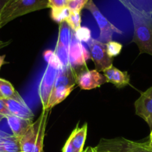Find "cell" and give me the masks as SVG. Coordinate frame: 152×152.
I'll list each match as a JSON object with an SVG mask.
<instances>
[{"label": "cell", "mask_w": 152, "mask_h": 152, "mask_svg": "<svg viewBox=\"0 0 152 152\" xmlns=\"http://www.w3.org/2000/svg\"><path fill=\"white\" fill-rule=\"evenodd\" d=\"M5 118L13 135L19 139L26 132L29 126L32 124L31 120H25L11 114L5 117Z\"/></svg>", "instance_id": "obj_12"}, {"label": "cell", "mask_w": 152, "mask_h": 152, "mask_svg": "<svg viewBox=\"0 0 152 152\" xmlns=\"http://www.w3.org/2000/svg\"><path fill=\"white\" fill-rule=\"evenodd\" d=\"M43 56L45 60L48 62V65L39 86L38 94L43 105V110H46L57 75L59 70L62 68V65L55 55V51L51 50H46L43 53Z\"/></svg>", "instance_id": "obj_2"}, {"label": "cell", "mask_w": 152, "mask_h": 152, "mask_svg": "<svg viewBox=\"0 0 152 152\" xmlns=\"http://www.w3.org/2000/svg\"><path fill=\"white\" fill-rule=\"evenodd\" d=\"M89 0H69L67 7L72 12L80 13Z\"/></svg>", "instance_id": "obj_25"}, {"label": "cell", "mask_w": 152, "mask_h": 152, "mask_svg": "<svg viewBox=\"0 0 152 152\" xmlns=\"http://www.w3.org/2000/svg\"><path fill=\"white\" fill-rule=\"evenodd\" d=\"M71 10L67 7L59 9H52L51 10V18L53 19L55 22L58 23L66 21L71 13Z\"/></svg>", "instance_id": "obj_21"}, {"label": "cell", "mask_w": 152, "mask_h": 152, "mask_svg": "<svg viewBox=\"0 0 152 152\" xmlns=\"http://www.w3.org/2000/svg\"><path fill=\"white\" fill-rule=\"evenodd\" d=\"M0 114H3L5 117L10 115V112L7 110V106H6L5 102H4V98H0Z\"/></svg>", "instance_id": "obj_28"}, {"label": "cell", "mask_w": 152, "mask_h": 152, "mask_svg": "<svg viewBox=\"0 0 152 152\" xmlns=\"http://www.w3.org/2000/svg\"><path fill=\"white\" fill-rule=\"evenodd\" d=\"M106 77L96 70L88 68L80 70L77 74V85L82 90H92L107 83Z\"/></svg>", "instance_id": "obj_7"}, {"label": "cell", "mask_w": 152, "mask_h": 152, "mask_svg": "<svg viewBox=\"0 0 152 152\" xmlns=\"http://www.w3.org/2000/svg\"><path fill=\"white\" fill-rule=\"evenodd\" d=\"M83 152H97L95 148H92V147H87Z\"/></svg>", "instance_id": "obj_32"}, {"label": "cell", "mask_w": 152, "mask_h": 152, "mask_svg": "<svg viewBox=\"0 0 152 152\" xmlns=\"http://www.w3.org/2000/svg\"><path fill=\"white\" fill-rule=\"evenodd\" d=\"M69 24L72 31L74 32L77 31L80 28V22H81V17H80V13L77 12H71L68 19L66 20Z\"/></svg>", "instance_id": "obj_23"}, {"label": "cell", "mask_w": 152, "mask_h": 152, "mask_svg": "<svg viewBox=\"0 0 152 152\" xmlns=\"http://www.w3.org/2000/svg\"><path fill=\"white\" fill-rule=\"evenodd\" d=\"M4 102L11 115L32 121L34 117V113L25 104L24 99L18 92L12 98L4 99Z\"/></svg>", "instance_id": "obj_9"}, {"label": "cell", "mask_w": 152, "mask_h": 152, "mask_svg": "<svg viewBox=\"0 0 152 152\" xmlns=\"http://www.w3.org/2000/svg\"><path fill=\"white\" fill-rule=\"evenodd\" d=\"M75 88H57L52 89L50 97L49 99L47 109L50 111L52 108L61 103L64 100L72 91L74 90Z\"/></svg>", "instance_id": "obj_16"}, {"label": "cell", "mask_w": 152, "mask_h": 152, "mask_svg": "<svg viewBox=\"0 0 152 152\" xmlns=\"http://www.w3.org/2000/svg\"><path fill=\"white\" fill-rule=\"evenodd\" d=\"M69 0H48V7L51 9H59L67 7Z\"/></svg>", "instance_id": "obj_27"}, {"label": "cell", "mask_w": 152, "mask_h": 152, "mask_svg": "<svg viewBox=\"0 0 152 152\" xmlns=\"http://www.w3.org/2000/svg\"><path fill=\"white\" fill-rule=\"evenodd\" d=\"M55 53L61 63L62 68H66L69 66V48L63 45L59 41L57 42L56 47L55 49Z\"/></svg>", "instance_id": "obj_19"}, {"label": "cell", "mask_w": 152, "mask_h": 152, "mask_svg": "<svg viewBox=\"0 0 152 152\" xmlns=\"http://www.w3.org/2000/svg\"><path fill=\"white\" fill-rule=\"evenodd\" d=\"M4 59H5V55H2V56H0V70H1V66L4 64Z\"/></svg>", "instance_id": "obj_31"}, {"label": "cell", "mask_w": 152, "mask_h": 152, "mask_svg": "<svg viewBox=\"0 0 152 152\" xmlns=\"http://www.w3.org/2000/svg\"><path fill=\"white\" fill-rule=\"evenodd\" d=\"M150 142H152V131L150 134Z\"/></svg>", "instance_id": "obj_37"}, {"label": "cell", "mask_w": 152, "mask_h": 152, "mask_svg": "<svg viewBox=\"0 0 152 152\" xmlns=\"http://www.w3.org/2000/svg\"><path fill=\"white\" fill-rule=\"evenodd\" d=\"M84 8L89 10L96 21L100 29V41L107 43L111 41L114 33L122 34V31L110 23L108 19L101 13L92 0H89Z\"/></svg>", "instance_id": "obj_4"}, {"label": "cell", "mask_w": 152, "mask_h": 152, "mask_svg": "<svg viewBox=\"0 0 152 152\" xmlns=\"http://www.w3.org/2000/svg\"><path fill=\"white\" fill-rule=\"evenodd\" d=\"M128 11L134 10L152 16V0H119Z\"/></svg>", "instance_id": "obj_13"}, {"label": "cell", "mask_w": 152, "mask_h": 152, "mask_svg": "<svg viewBox=\"0 0 152 152\" xmlns=\"http://www.w3.org/2000/svg\"><path fill=\"white\" fill-rule=\"evenodd\" d=\"M103 73L107 83H112L118 88H122L130 83V76L128 72L120 71L113 65L106 68Z\"/></svg>", "instance_id": "obj_11"}, {"label": "cell", "mask_w": 152, "mask_h": 152, "mask_svg": "<svg viewBox=\"0 0 152 152\" xmlns=\"http://www.w3.org/2000/svg\"><path fill=\"white\" fill-rule=\"evenodd\" d=\"M4 118H5V116L3 115V114H0V122H1Z\"/></svg>", "instance_id": "obj_34"}, {"label": "cell", "mask_w": 152, "mask_h": 152, "mask_svg": "<svg viewBox=\"0 0 152 152\" xmlns=\"http://www.w3.org/2000/svg\"><path fill=\"white\" fill-rule=\"evenodd\" d=\"M97 152H98V151H97Z\"/></svg>", "instance_id": "obj_39"}, {"label": "cell", "mask_w": 152, "mask_h": 152, "mask_svg": "<svg viewBox=\"0 0 152 152\" xmlns=\"http://www.w3.org/2000/svg\"><path fill=\"white\" fill-rule=\"evenodd\" d=\"M41 117H38L34 123L29 126L28 130L25 134L19 138L21 152H33L36 141H37V134H38L39 128H40Z\"/></svg>", "instance_id": "obj_10"}, {"label": "cell", "mask_w": 152, "mask_h": 152, "mask_svg": "<svg viewBox=\"0 0 152 152\" xmlns=\"http://www.w3.org/2000/svg\"><path fill=\"white\" fill-rule=\"evenodd\" d=\"M90 58V53L83 45L81 42L76 38L75 32L73 31L69 47V59L70 66L73 68L76 74H77L80 70L87 68L86 61Z\"/></svg>", "instance_id": "obj_5"}, {"label": "cell", "mask_w": 152, "mask_h": 152, "mask_svg": "<svg viewBox=\"0 0 152 152\" xmlns=\"http://www.w3.org/2000/svg\"><path fill=\"white\" fill-rule=\"evenodd\" d=\"M17 93L10 82L0 78V94L4 99L12 98Z\"/></svg>", "instance_id": "obj_20"}, {"label": "cell", "mask_w": 152, "mask_h": 152, "mask_svg": "<svg viewBox=\"0 0 152 152\" xmlns=\"http://www.w3.org/2000/svg\"><path fill=\"white\" fill-rule=\"evenodd\" d=\"M8 135H9L8 134L5 133V132H2V131L0 130V139H1V138L4 137L8 136Z\"/></svg>", "instance_id": "obj_33"}, {"label": "cell", "mask_w": 152, "mask_h": 152, "mask_svg": "<svg viewBox=\"0 0 152 152\" xmlns=\"http://www.w3.org/2000/svg\"><path fill=\"white\" fill-rule=\"evenodd\" d=\"M88 44L90 50L91 59L95 64L97 71L103 72L106 68L113 65V59L107 53L106 43L91 39L88 42Z\"/></svg>", "instance_id": "obj_6"}, {"label": "cell", "mask_w": 152, "mask_h": 152, "mask_svg": "<svg viewBox=\"0 0 152 152\" xmlns=\"http://www.w3.org/2000/svg\"><path fill=\"white\" fill-rule=\"evenodd\" d=\"M106 46H107V53L112 58L119 55L122 49V45L120 43L112 40L106 43Z\"/></svg>", "instance_id": "obj_24"}, {"label": "cell", "mask_w": 152, "mask_h": 152, "mask_svg": "<svg viewBox=\"0 0 152 152\" xmlns=\"http://www.w3.org/2000/svg\"><path fill=\"white\" fill-rule=\"evenodd\" d=\"M10 0H0V15H1L3 10L5 8L6 6L10 2Z\"/></svg>", "instance_id": "obj_30"}, {"label": "cell", "mask_w": 152, "mask_h": 152, "mask_svg": "<svg viewBox=\"0 0 152 152\" xmlns=\"http://www.w3.org/2000/svg\"><path fill=\"white\" fill-rule=\"evenodd\" d=\"M134 24L133 42L138 46L140 53L152 56V16L131 10Z\"/></svg>", "instance_id": "obj_1"}, {"label": "cell", "mask_w": 152, "mask_h": 152, "mask_svg": "<svg viewBox=\"0 0 152 152\" xmlns=\"http://www.w3.org/2000/svg\"><path fill=\"white\" fill-rule=\"evenodd\" d=\"M134 106L136 114L142 118L152 131V86L141 94Z\"/></svg>", "instance_id": "obj_8"}, {"label": "cell", "mask_w": 152, "mask_h": 152, "mask_svg": "<svg viewBox=\"0 0 152 152\" xmlns=\"http://www.w3.org/2000/svg\"><path fill=\"white\" fill-rule=\"evenodd\" d=\"M17 1V0H10V2L8 3V4H7V5H9V4H12V3L15 2V1ZM7 6H6V7H7Z\"/></svg>", "instance_id": "obj_36"}, {"label": "cell", "mask_w": 152, "mask_h": 152, "mask_svg": "<svg viewBox=\"0 0 152 152\" xmlns=\"http://www.w3.org/2000/svg\"><path fill=\"white\" fill-rule=\"evenodd\" d=\"M148 145L149 148L152 150V142H148Z\"/></svg>", "instance_id": "obj_35"}, {"label": "cell", "mask_w": 152, "mask_h": 152, "mask_svg": "<svg viewBox=\"0 0 152 152\" xmlns=\"http://www.w3.org/2000/svg\"><path fill=\"white\" fill-rule=\"evenodd\" d=\"M49 112H50V111H49V110H43L41 114L40 115L41 117V121H40V128H39L37 141H36L35 146H34L33 152H43V140H44Z\"/></svg>", "instance_id": "obj_15"}, {"label": "cell", "mask_w": 152, "mask_h": 152, "mask_svg": "<svg viewBox=\"0 0 152 152\" xmlns=\"http://www.w3.org/2000/svg\"><path fill=\"white\" fill-rule=\"evenodd\" d=\"M48 8V0H17L7 5L0 15V28L25 14Z\"/></svg>", "instance_id": "obj_3"}, {"label": "cell", "mask_w": 152, "mask_h": 152, "mask_svg": "<svg viewBox=\"0 0 152 152\" xmlns=\"http://www.w3.org/2000/svg\"><path fill=\"white\" fill-rule=\"evenodd\" d=\"M125 152H152L148 142H137L127 140Z\"/></svg>", "instance_id": "obj_22"}, {"label": "cell", "mask_w": 152, "mask_h": 152, "mask_svg": "<svg viewBox=\"0 0 152 152\" xmlns=\"http://www.w3.org/2000/svg\"><path fill=\"white\" fill-rule=\"evenodd\" d=\"M63 152H78L74 147L72 145L71 142L67 140V141L66 142L65 145H64L63 148L62 150Z\"/></svg>", "instance_id": "obj_29"}, {"label": "cell", "mask_w": 152, "mask_h": 152, "mask_svg": "<svg viewBox=\"0 0 152 152\" xmlns=\"http://www.w3.org/2000/svg\"><path fill=\"white\" fill-rule=\"evenodd\" d=\"M72 34L73 31L71 27L69 25L66 21H63L59 24V35H58V41L69 48Z\"/></svg>", "instance_id": "obj_18"}, {"label": "cell", "mask_w": 152, "mask_h": 152, "mask_svg": "<svg viewBox=\"0 0 152 152\" xmlns=\"http://www.w3.org/2000/svg\"><path fill=\"white\" fill-rule=\"evenodd\" d=\"M0 152H21L19 138L9 134L0 139Z\"/></svg>", "instance_id": "obj_17"}, {"label": "cell", "mask_w": 152, "mask_h": 152, "mask_svg": "<svg viewBox=\"0 0 152 152\" xmlns=\"http://www.w3.org/2000/svg\"><path fill=\"white\" fill-rule=\"evenodd\" d=\"M0 98H3V96H1V94H0Z\"/></svg>", "instance_id": "obj_38"}, {"label": "cell", "mask_w": 152, "mask_h": 152, "mask_svg": "<svg viewBox=\"0 0 152 152\" xmlns=\"http://www.w3.org/2000/svg\"><path fill=\"white\" fill-rule=\"evenodd\" d=\"M75 35L80 42H88L91 39L90 31L86 27H80L77 31L75 32Z\"/></svg>", "instance_id": "obj_26"}, {"label": "cell", "mask_w": 152, "mask_h": 152, "mask_svg": "<svg viewBox=\"0 0 152 152\" xmlns=\"http://www.w3.org/2000/svg\"><path fill=\"white\" fill-rule=\"evenodd\" d=\"M87 134V124L85 123L83 126L75 128L70 134L68 140L71 142L72 145L78 152H83V145L86 141Z\"/></svg>", "instance_id": "obj_14"}]
</instances>
